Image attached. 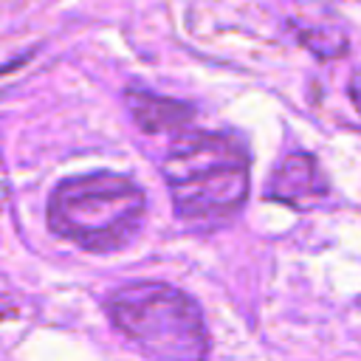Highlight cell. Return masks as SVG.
<instances>
[{
  "label": "cell",
  "mask_w": 361,
  "mask_h": 361,
  "mask_svg": "<svg viewBox=\"0 0 361 361\" xmlns=\"http://www.w3.org/2000/svg\"><path fill=\"white\" fill-rule=\"evenodd\" d=\"M248 149L231 133H186L161 158L178 217L220 223L248 197Z\"/></svg>",
  "instance_id": "6da1fadb"
},
{
  "label": "cell",
  "mask_w": 361,
  "mask_h": 361,
  "mask_svg": "<svg viewBox=\"0 0 361 361\" xmlns=\"http://www.w3.org/2000/svg\"><path fill=\"white\" fill-rule=\"evenodd\" d=\"M104 310L113 327L152 361H209L203 313L169 282H127L107 296Z\"/></svg>",
  "instance_id": "3957f363"
},
{
  "label": "cell",
  "mask_w": 361,
  "mask_h": 361,
  "mask_svg": "<svg viewBox=\"0 0 361 361\" xmlns=\"http://www.w3.org/2000/svg\"><path fill=\"white\" fill-rule=\"evenodd\" d=\"M324 195H327L324 172L319 169L316 158L302 149L288 152L279 161L274 178L268 180V197L285 206H293V209H307Z\"/></svg>",
  "instance_id": "277c9868"
},
{
  "label": "cell",
  "mask_w": 361,
  "mask_h": 361,
  "mask_svg": "<svg viewBox=\"0 0 361 361\" xmlns=\"http://www.w3.org/2000/svg\"><path fill=\"white\" fill-rule=\"evenodd\" d=\"M124 99H127V110H130L133 121L144 133H169V130L189 124L195 116V107H189L186 102L155 96L147 90H127Z\"/></svg>",
  "instance_id": "5b68a950"
},
{
  "label": "cell",
  "mask_w": 361,
  "mask_h": 361,
  "mask_svg": "<svg viewBox=\"0 0 361 361\" xmlns=\"http://www.w3.org/2000/svg\"><path fill=\"white\" fill-rule=\"evenodd\" d=\"M144 212V189L110 169L65 178L48 197L51 231L93 254L127 245L141 228Z\"/></svg>",
  "instance_id": "7a4b0ae2"
}]
</instances>
